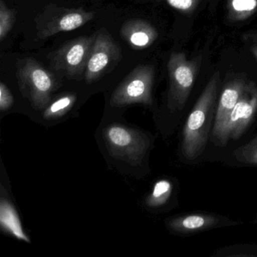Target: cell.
<instances>
[{
	"mask_svg": "<svg viewBox=\"0 0 257 257\" xmlns=\"http://www.w3.org/2000/svg\"><path fill=\"white\" fill-rule=\"evenodd\" d=\"M200 63L201 57L189 61L185 54L180 52L172 53L170 56L168 103L172 112L181 110L186 105L196 79Z\"/></svg>",
	"mask_w": 257,
	"mask_h": 257,
	"instance_id": "3957f363",
	"label": "cell"
},
{
	"mask_svg": "<svg viewBox=\"0 0 257 257\" xmlns=\"http://www.w3.org/2000/svg\"><path fill=\"white\" fill-rule=\"evenodd\" d=\"M18 82L24 97L29 99L35 109L46 107L58 86L56 79L34 58L20 60L16 72Z\"/></svg>",
	"mask_w": 257,
	"mask_h": 257,
	"instance_id": "7a4b0ae2",
	"label": "cell"
},
{
	"mask_svg": "<svg viewBox=\"0 0 257 257\" xmlns=\"http://www.w3.org/2000/svg\"><path fill=\"white\" fill-rule=\"evenodd\" d=\"M103 138L113 157L133 165L140 164L150 147V141L144 134L123 124L107 126Z\"/></svg>",
	"mask_w": 257,
	"mask_h": 257,
	"instance_id": "277c9868",
	"label": "cell"
},
{
	"mask_svg": "<svg viewBox=\"0 0 257 257\" xmlns=\"http://www.w3.org/2000/svg\"><path fill=\"white\" fill-rule=\"evenodd\" d=\"M228 20L242 22L257 12V0H226Z\"/></svg>",
	"mask_w": 257,
	"mask_h": 257,
	"instance_id": "5bb4252c",
	"label": "cell"
},
{
	"mask_svg": "<svg viewBox=\"0 0 257 257\" xmlns=\"http://www.w3.org/2000/svg\"><path fill=\"white\" fill-rule=\"evenodd\" d=\"M167 3L172 8L183 13H192L199 4L200 0H159Z\"/></svg>",
	"mask_w": 257,
	"mask_h": 257,
	"instance_id": "d6986e66",
	"label": "cell"
},
{
	"mask_svg": "<svg viewBox=\"0 0 257 257\" xmlns=\"http://www.w3.org/2000/svg\"><path fill=\"white\" fill-rule=\"evenodd\" d=\"M237 162L247 165H257V136L233 153Z\"/></svg>",
	"mask_w": 257,
	"mask_h": 257,
	"instance_id": "e0dca14e",
	"label": "cell"
},
{
	"mask_svg": "<svg viewBox=\"0 0 257 257\" xmlns=\"http://www.w3.org/2000/svg\"><path fill=\"white\" fill-rule=\"evenodd\" d=\"M14 103V97L8 87L4 83H0V109L2 112L8 110Z\"/></svg>",
	"mask_w": 257,
	"mask_h": 257,
	"instance_id": "ffe728a7",
	"label": "cell"
},
{
	"mask_svg": "<svg viewBox=\"0 0 257 257\" xmlns=\"http://www.w3.org/2000/svg\"><path fill=\"white\" fill-rule=\"evenodd\" d=\"M95 36L78 37L51 53L49 58L53 68L70 79L85 76Z\"/></svg>",
	"mask_w": 257,
	"mask_h": 257,
	"instance_id": "8992f818",
	"label": "cell"
},
{
	"mask_svg": "<svg viewBox=\"0 0 257 257\" xmlns=\"http://www.w3.org/2000/svg\"><path fill=\"white\" fill-rule=\"evenodd\" d=\"M243 38H244L245 40H251V41L253 42V43H257V33L256 34H245V35L243 36Z\"/></svg>",
	"mask_w": 257,
	"mask_h": 257,
	"instance_id": "44dd1931",
	"label": "cell"
},
{
	"mask_svg": "<svg viewBox=\"0 0 257 257\" xmlns=\"http://www.w3.org/2000/svg\"><path fill=\"white\" fill-rule=\"evenodd\" d=\"M120 34L136 49L150 47L159 37L156 28L141 19H132L126 22L121 27Z\"/></svg>",
	"mask_w": 257,
	"mask_h": 257,
	"instance_id": "8fae6325",
	"label": "cell"
},
{
	"mask_svg": "<svg viewBox=\"0 0 257 257\" xmlns=\"http://www.w3.org/2000/svg\"><path fill=\"white\" fill-rule=\"evenodd\" d=\"M246 83L242 79H235L227 84L222 91L216 108L214 124L212 129L213 138L217 135L231 111L238 102L246 88Z\"/></svg>",
	"mask_w": 257,
	"mask_h": 257,
	"instance_id": "30bf717a",
	"label": "cell"
},
{
	"mask_svg": "<svg viewBox=\"0 0 257 257\" xmlns=\"http://www.w3.org/2000/svg\"><path fill=\"white\" fill-rule=\"evenodd\" d=\"M94 12L49 6L37 20V35L42 40L59 33L74 31L92 20Z\"/></svg>",
	"mask_w": 257,
	"mask_h": 257,
	"instance_id": "ba28073f",
	"label": "cell"
},
{
	"mask_svg": "<svg viewBox=\"0 0 257 257\" xmlns=\"http://www.w3.org/2000/svg\"><path fill=\"white\" fill-rule=\"evenodd\" d=\"M257 111V88L253 83L246 84V88L229 116L214 137L215 142L224 147L230 140H237L252 122Z\"/></svg>",
	"mask_w": 257,
	"mask_h": 257,
	"instance_id": "52a82bcc",
	"label": "cell"
},
{
	"mask_svg": "<svg viewBox=\"0 0 257 257\" xmlns=\"http://www.w3.org/2000/svg\"><path fill=\"white\" fill-rule=\"evenodd\" d=\"M155 68L153 65H140L117 87L111 97L113 106H124L132 103L153 104V87Z\"/></svg>",
	"mask_w": 257,
	"mask_h": 257,
	"instance_id": "5b68a950",
	"label": "cell"
},
{
	"mask_svg": "<svg viewBox=\"0 0 257 257\" xmlns=\"http://www.w3.org/2000/svg\"><path fill=\"white\" fill-rule=\"evenodd\" d=\"M0 224L3 230L16 238L28 243L31 242L29 237L24 231L16 208L5 198H2L0 202Z\"/></svg>",
	"mask_w": 257,
	"mask_h": 257,
	"instance_id": "4fadbf2b",
	"label": "cell"
},
{
	"mask_svg": "<svg viewBox=\"0 0 257 257\" xmlns=\"http://www.w3.org/2000/svg\"><path fill=\"white\" fill-rule=\"evenodd\" d=\"M219 81L220 74L216 72L207 82L186 120L181 150L182 154L188 161L196 159L207 145Z\"/></svg>",
	"mask_w": 257,
	"mask_h": 257,
	"instance_id": "6da1fadb",
	"label": "cell"
},
{
	"mask_svg": "<svg viewBox=\"0 0 257 257\" xmlns=\"http://www.w3.org/2000/svg\"><path fill=\"white\" fill-rule=\"evenodd\" d=\"M250 51L251 52H252V55H253V56L257 59V46L251 47Z\"/></svg>",
	"mask_w": 257,
	"mask_h": 257,
	"instance_id": "7402d4cb",
	"label": "cell"
},
{
	"mask_svg": "<svg viewBox=\"0 0 257 257\" xmlns=\"http://www.w3.org/2000/svg\"><path fill=\"white\" fill-rule=\"evenodd\" d=\"M173 185L169 180H160L156 182L150 196L147 198V204L151 207H159L164 205L171 197Z\"/></svg>",
	"mask_w": 257,
	"mask_h": 257,
	"instance_id": "2e32d148",
	"label": "cell"
},
{
	"mask_svg": "<svg viewBox=\"0 0 257 257\" xmlns=\"http://www.w3.org/2000/svg\"><path fill=\"white\" fill-rule=\"evenodd\" d=\"M221 223L220 218L205 213L184 215L170 221V228L180 234H189L214 228Z\"/></svg>",
	"mask_w": 257,
	"mask_h": 257,
	"instance_id": "7c38bea8",
	"label": "cell"
},
{
	"mask_svg": "<svg viewBox=\"0 0 257 257\" xmlns=\"http://www.w3.org/2000/svg\"><path fill=\"white\" fill-rule=\"evenodd\" d=\"M120 58L121 49L106 31L96 34L84 76L87 83H93L113 68Z\"/></svg>",
	"mask_w": 257,
	"mask_h": 257,
	"instance_id": "9c48e42d",
	"label": "cell"
},
{
	"mask_svg": "<svg viewBox=\"0 0 257 257\" xmlns=\"http://www.w3.org/2000/svg\"><path fill=\"white\" fill-rule=\"evenodd\" d=\"M16 22V11L10 10L4 1L0 2V41H4Z\"/></svg>",
	"mask_w": 257,
	"mask_h": 257,
	"instance_id": "ac0fdd59",
	"label": "cell"
},
{
	"mask_svg": "<svg viewBox=\"0 0 257 257\" xmlns=\"http://www.w3.org/2000/svg\"><path fill=\"white\" fill-rule=\"evenodd\" d=\"M76 100V96L71 93L60 96L46 106L43 117L46 119L54 120L64 116L71 109Z\"/></svg>",
	"mask_w": 257,
	"mask_h": 257,
	"instance_id": "9a60e30c",
	"label": "cell"
}]
</instances>
